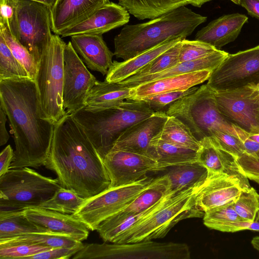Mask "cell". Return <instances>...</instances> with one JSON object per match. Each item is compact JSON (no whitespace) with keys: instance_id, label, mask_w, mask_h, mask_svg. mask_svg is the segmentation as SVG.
<instances>
[{"instance_id":"obj_49","label":"cell","mask_w":259,"mask_h":259,"mask_svg":"<svg viewBox=\"0 0 259 259\" xmlns=\"http://www.w3.org/2000/svg\"><path fill=\"white\" fill-rule=\"evenodd\" d=\"M251 221H242L226 223L214 226L212 229L223 232H235L248 230Z\"/></svg>"},{"instance_id":"obj_16","label":"cell","mask_w":259,"mask_h":259,"mask_svg":"<svg viewBox=\"0 0 259 259\" xmlns=\"http://www.w3.org/2000/svg\"><path fill=\"white\" fill-rule=\"evenodd\" d=\"M197 161L205 166L209 175H226L234 180L242 190L251 187L234 155L218 146L210 137L200 141Z\"/></svg>"},{"instance_id":"obj_22","label":"cell","mask_w":259,"mask_h":259,"mask_svg":"<svg viewBox=\"0 0 259 259\" xmlns=\"http://www.w3.org/2000/svg\"><path fill=\"white\" fill-rule=\"evenodd\" d=\"M71 42L88 68L103 75L107 74L113 63L114 54L108 48L102 35H75L71 36Z\"/></svg>"},{"instance_id":"obj_58","label":"cell","mask_w":259,"mask_h":259,"mask_svg":"<svg viewBox=\"0 0 259 259\" xmlns=\"http://www.w3.org/2000/svg\"><path fill=\"white\" fill-rule=\"evenodd\" d=\"M248 137L256 142L257 143H259V133L258 134H251V135H249Z\"/></svg>"},{"instance_id":"obj_29","label":"cell","mask_w":259,"mask_h":259,"mask_svg":"<svg viewBox=\"0 0 259 259\" xmlns=\"http://www.w3.org/2000/svg\"><path fill=\"white\" fill-rule=\"evenodd\" d=\"M197 151L154 137L150 144V155L157 162L158 170L197 161Z\"/></svg>"},{"instance_id":"obj_17","label":"cell","mask_w":259,"mask_h":259,"mask_svg":"<svg viewBox=\"0 0 259 259\" xmlns=\"http://www.w3.org/2000/svg\"><path fill=\"white\" fill-rule=\"evenodd\" d=\"M130 13L121 5L113 2L102 6L89 17L62 31V37L77 34L102 35L109 31L127 24Z\"/></svg>"},{"instance_id":"obj_33","label":"cell","mask_w":259,"mask_h":259,"mask_svg":"<svg viewBox=\"0 0 259 259\" xmlns=\"http://www.w3.org/2000/svg\"><path fill=\"white\" fill-rule=\"evenodd\" d=\"M119 5L139 20L152 19L178 7L187 0H118Z\"/></svg>"},{"instance_id":"obj_53","label":"cell","mask_w":259,"mask_h":259,"mask_svg":"<svg viewBox=\"0 0 259 259\" xmlns=\"http://www.w3.org/2000/svg\"><path fill=\"white\" fill-rule=\"evenodd\" d=\"M245 153L252 154L259 151V143L250 139L248 137L243 141Z\"/></svg>"},{"instance_id":"obj_45","label":"cell","mask_w":259,"mask_h":259,"mask_svg":"<svg viewBox=\"0 0 259 259\" xmlns=\"http://www.w3.org/2000/svg\"><path fill=\"white\" fill-rule=\"evenodd\" d=\"M210 138L218 146L231 153L236 158L245 153L243 141L231 134L215 131L212 133Z\"/></svg>"},{"instance_id":"obj_40","label":"cell","mask_w":259,"mask_h":259,"mask_svg":"<svg viewBox=\"0 0 259 259\" xmlns=\"http://www.w3.org/2000/svg\"><path fill=\"white\" fill-rule=\"evenodd\" d=\"M258 194L253 188L241 190L234 206L237 214L244 221L253 222L259 208Z\"/></svg>"},{"instance_id":"obj_1","label":"cell","mask_w":259,"mask_h":259,"mask_svg":"<svg viewBox=\"0 0 259 259\" xmlns=\"http://www.w3.org/2000/svg\"><path fill=\"white\" fill-rule=\"evenodd\" d=\"M44 166L56 174L62 187L84 199L111 186L103 158L71 114L55 124Z\"/></svg>"},{"instance_id":"obj_20","label":"cell","mask_w":259,"mask_h":259,"mask_svg":"<svg viewBox=\"0 0 259 259\" xmlns=\"http://www.w3.org/2000/svg\"><path fill=\"white\" fill-rule=\"evenodd\" d=\"M109 0H56L50 8L52 31L60 35L69 27L85 19Z\"/></svg>"},{"instance_id":"obj_56","label":"cell","mask_w":259,"mask_h":259,"mask_svg":"<svg viewBox=\"0 0 259 259\" xmlns=\"http://www.w3.org/2000/svg\"><path fill=\"white\" fill-rule=\"evenodd\" d=\"M45 4L51 8L55 4L56 0H31Z\"/></svg>"},{"instance_id":"obj_30","label":"cell","mask_w":259,"mask_h":259,"mask_svg":"<svg viewBox=\"0 0 259 259\" xmlns=\"http://www.w3.org/2000/svg\"><path fill=\"white\" fill-rule=\"evenodd\" d=\"M171 192L170 182L166 174L156 178L117 213L122 215L139 213L156 204Z\"/></svg>"},{"instance_id":"obj_48","label":"cell","mask_w":259,"mask_h":259,"mask_svg":"<svg viewBox=\"0 0 259 259\" xmlns=\"http://www.w3.org/2000/svg\"><path fill=\"white\" fill-rule=\"evenodd\" d=\"M16 2V0H1L0 23L10 25L15 14Z\"/></svg>"},{"instance_id":"obj_18","label":"cell","mask_w":259,"mask_h":259,"mask_svg":"<svg viewBox=\"0 0 259 259\" xmlns=\"http://www.w3.org/2000/svg\"><path fill=\"white\" fill-rule=\"evenodd\" d=\"M167 117L165 112H155L135 123L122 133L112 149L151 156V141L161 130Z\"/></svg>"},{"instance_id":"obj_13","label":"cell","mask_w":259,"mask_h":259,"mask_svg":"<svg viewBox=\"0 0 259 259\" xmlns=\"http://www.w3.org/2000/svg\"><path fill=\"white\" fill-rule=\"evenodd\" d=\"M259 82V46L228 54L214 69L207 84L214 91L235 89Z\"/></svg>"},{"instance_id":"obj_25","label":"cell","mask_w":259,"mask_h":259,"mask_svg":"<svg viewBox=\"0 0 259 259\" xmlns=\"http://www.w3.org/2000/svg\"><path fill=\"white\" fill-rule=\"evenodd\" d=\"M176 193L170 192L156 204L139 213L127 215L115 213L102 222L96 231L104 241L117 243L131 229L160 209Z\"/></svg>"},{"instance_id":"obj_43","label":"cell","mask_w":259,"mask_h":259,"mask_svg":"<svg viewBox=\"0 0 259 259\" xmlns=\"http://www.w3.org/2000/svg\"><path fill=\"white\" fill-rule=\"evenodd\" d=\"M218 50L206 42L184 38L181 41L179 62L200 59L212 54Z\"/></svg>"},{"instance_id":"obj_10","label":"cell","mask_w":259,"mask_h":259,"mask_svg":"<svg viewBox=\"0 0 259 259\" xmlns=\"http://www.w3.org/2000/svg\"><path fill=\"white\" fill-rule=\"evenodd\" d=\"M8 26L38 63L53 35L50 8L31 0H16L15 14Z\"/></svg>"},{"instance_id":"obj_26","label":"cell","mask_w":259,"mask_h":259,"mask_svg":"<svg viewBox=\"0 0 259 259\" xmlns=\"http://www.w3.org/2000/svg\"><path fill=\"white\" fill-rule=\"evenodd\" d=\"M228 53L218 49L216 52L204 58L192 61L179 62L177 65L160 72L137 78H126L120 82L130 88L136 87L149 81L193 72L215 69L227 57Z\"/></svg>"},{"instance_id":"obj_31","label":"cell","mask_w":259,"mask_h":259,"mask_svg":"<svg viewBox=\"0 0 259 259\" xmlns=\"http://www.w3.org/2000/svg\"><path fill=\"white\" fill-rule=\"evenodd\" d=\"M170 167L166 175L171 191L176 193L202 185L208 176L207 168L198 161Z\"/></svg>"},{"instance_id":"obj_28","label":"cell","mask_w":259,"mask_h":259,"mask_svg":"<svg viewBox=\"0 0 259 259\" xmlns=\"http://www.w3.org/2000/svg\"><path fill=\"white\" fill-rule=\"evenodd\" d=\"M133 88L120 82L97 80L86 100L85 109L100 110L117 106L132 96Z\"/></svg>"},{"instance_id":"obj_59","label":"cell","mask_w":259,"mask_h":259,"mask_svg":"<svg viewBox=\"0 0 259 259\" xmlns=\"http://www.w3.org/2000/svg\"><path fill=\"white\" fill-rule=\"evenodd\" d=\"M236 5H240V0H230Z\"/></svg>"},{"instance_id":"obj_27","label":"cell","mask_w":259,"mask_h":259,"mask_svg":"<svg viewBox=\"0 0 259 259\" xmlns=\"http://www.w3.org/2000/svg\"><path fill=\"white\" fill-rule=\"evenodd\" d=\"M184 38L180 37L169 40L122 62L113 61L108 71L105 80L119 82L127 78Z\"/></svg>"},{"instance_id":"obj_50","label":"cell","mask_w":259,"mask_h":259,"mask_svg":"<svg viewBox=\"0 0 259 259\" xmlns=\"http://www.w3.org/2000/svg\"><path fill=\"white\" fill-rule=\"evenodd\" d=\"M14 157V151L10 145L6 147L1 152L0 154V176L9 171Z\"/></svg>"},{"instance_id":"obj_54","label":"cell","mask_w":259,"mask_h":259,"mask_svg":"<svg viewBox=\"0 0 259 259\" xmlns=\"http://www.w3.org/2000/svg\"><path fill=\"white\" fill-rule=\"evenodd\" d=\"M259 201V194L258 195ZM248 230L259 232V208L253 222L250 224Z\"/></svg>"},{"instance_id":"obj_35","label":"cell","mask_w":259,"mask_h":259,"mask_svg":"<svg viewBox=\"0 0 259 259\" xmlns=\"http://www.w3.org/2000/svg\"><path fill=\"white\" fill-rule=\"evenodd\" d=\"M79 241L72 237L55 233H33L19 235L14 237L0 240V245L14 243H30L56 248L72 247Z\"/></svg>"},{"instance_id":"obj_41","label":"cell","mask_w":259,"mask_h":259,"mask_svg":"<svg viewBox=\"0 0 259 259\" xmlns=\"http://www.w3.org/2000/svg\"><path fill=\"white\" fill-rule=\"evenodd\" d=\"M234 203H229L209 209L204 212L203 217L204 225L212 229L217 225L244 221L235 210Z\"/></svg>"},{"instance_id":"obj_34","label":"cell","mask_w":259,"mask_h":259,"mask_svg":"<svg viewBox=\"0 0 259 259\" xmlns=\"http://www.w3.org/2000/svg\"><path fill=\"white\" fill-rule=\"evenodd\" d=\"M156 137L175 145L198 151L200 143L190 129L180 120L168 116L162 128Z\"/></svg>"},{"instance_id":"obj_36","label":"cell","mask_w":259,"mask_h":259,"mask_svg":"<svg viewBox=\"0 0 259 259\" xmlns=\"http://www.w3.org/2000/svg\"><path fill=\"white\" fill-rule=\"evenodd\" d=\"M0 35L15 58L25 68L30 78L35 80L38 63L34 57L16 39L6 23H0Z\"/></svg>"},{"instance_id":"obj_55","label":"cell","mask_w":259,"mask_h":259,"mask_svg":"<svg viewBox=\"0 0 259 259\" xmlns=\"http://www.w3.org/2000/svg\"><path fill=\"white\" fill-rule=\"evenodd\" d=\"M189 4L197 7H201L203 4L211 0H187Z\"/></svg>"},{"instance_id":"obj_38","label":"cell","mask_w":259,"mask_h":259,"mask_svg":"<svg viewBox=\"0 0 259 259\" xmlns=\"http://www.w3.org/2000/svg\"><path fill=\"white\" fill-rule=\"evenodd\" d=\"M27 78H31L0 35V80Z\"/></svg>"},{"instance_id":"obj_32","label":"cell","mask_w":259,"mask_h":259,"mask_svg":"<svg viewBox=\"0 0 259 259\" xmlns=\"http://www.w3.org/2000/svg\"><path fill=\"white\" fill-rule=\"evenodd\" d=\"M33 233H53L30 221L22 209H0V240Z\"/></svg>"},{"instance_id":"obj_23","label":"cell","mask_w":259,"mask_h":259,"mask_svg":"<svg viewBox=\"0 0 259 259\" xmlns=\"http://www.w3.org/2000/svg\"><path fill=\"white\" fill-rule=\"evenodd\" d=\"M212 71H195L142 83L133 88L132 96L128 99L140 100L157 94L187 90L207 80Z\"/></svg>"},{"instance_id":"obj_19","label":"cell","mask_w":259,"mask_h":259,"mask_svg":"<svg viewBox=\"0 0 259 259\" xmlns=\"http://www.w3.org/2000/svg\"><path fill=\"white\" fill-rule=\"evenodd\" d=\"M241 190L234 180L226 175H209L198 191L196 203L205 212L209 209L234 202Z\"/></svg>"},{"instance_id":"obj_60","label":"cell","mask_w":259,"mask_h":259,"mask_svg":"<svg viewBox=\"0 0 259 259\" xmlns=\"http://www.w3.org/2000/svg\"><path fill=\"white\" fill-rule=\"evenodd\" d=\"M256 88H257V89H258V90H259V82H258V84H257V85H256Z\"/></svg>"},{"instance_id":"obj_15","label":"cell","mask_w":259,"mask_h":259,"mask_svg":"<svg viewBox=\"0 0 259 259\" xmlns=\"http://www.w3.org/2000/svg\"><path fill=\"white\" fill-rule=\"evenodd\" d=\"M103 161L112 187L134 183L149 172L159 171L154 158L121 150L111 149Z\"/></svg>"},{"instance_id":"obj_8","label":"cell","mask_w":259,"mask_h":259,"mask_svg":"<svg viewBox=\"0 0 259 259\" xmlns=\"http://www.w3.org/2000/svg\"><path fill=\"white\" fill-rule=\"evenodd\" d=\"M201 186L174 194L163 206L131 229L117 243L162 238L180 221L203 218L204 212L196 203L197 193Z\"/></svg>"},{"instance_id":"obj_24","label":"cell","mask_w":259,"mask_h":259,"mask_svg":"<svg viewBox=\"0 0 259 259\" xmlns=\"http://www.w3.org/2000/svg\"><path fill=\"white\" fill-rule=\"evenodd\" d=\"M247 21L246 15L239 13L223 15L198 31L195 39L219 49L234 41Z\"/></svg>"},{"instance_id":"obj_5","label":"cell","mask_w":259,"mask_h":259,"mask_svg":"<svg viewBox=\"0 0 259 259\" xmlns=\"http://www.w3.org/2000/svg\"><path fill=\"white\" fill-rule=\"evenodd\" d=\"M166 114L183 122L199 142L204 138L211 137L215 131L227 132L239 138L237 126L221 113L214 91L207 84L176 101L169 107Z\"/></svg>"},{"instance_id":"obj_9","label":"cell","mask_w":259,"mask_h":259,"mask_svg":"<svg viewBox=\"0 0 259 259\" xmlns=\"http://www.w3.org/2000/svg\"><path fill=\"white\" fill-rule=\"evenodd\" d=\"M190 251L183 243L137 242L83 245L73 259H189Z\"/></svg>"},{"instance_id":"obj_6","label":"cell","mask_w":259,"mask_h":259,"mask_svg":"<svg viewBox=\"0 0 259 259\" xmlns=\"http://www.w3.org/2000/svg\"><path fill=\"white\" fill-rule=\"evenodd\" d=\"M66 43L52 35L38 64L36 83L41 117L55 124L67 113L63 107L64 50Z\"/></svg>"},{"instance_id":"obj_3","label":"cell","mask_w":259,"mask_h":259,"mask_svg":"<svg viewBox=\"0 0 259 259\" xmlns=\"http://www.w3.org/2000/svg\"><path fill=\"white\" fill-rule=\"evenodd\" d=\"M206 20L183 6L148 22L125 25L114 37V54L126 60L169 40L186 38Z\"/></svg>"},{"instance_id":"obj_52","label":"cell","mask_w":259,"mask_h":259,"mask_svg":"<svg viewBox=\"0 0 259 259\" xmlns=\"http://www.w3.org/2000/svg\"><path fill=\"white\" fill-rule=\"evenodd\" d=\"M7 114L0 108V146L5 145L9 139V135L6 127Z\"/></svg>"},{"instance_id":"obj_37","label":"cell","mask_w":259,"mask_h":259,"mask_svg":"<svg viewBox=\"0 0 259 259\" xmlns=\"http://www.w3.org/2000/svg\"><path fill=\"white\" fill-rule=\"evenodd\" d=\"M85 199L73 191L61 187L51 198L37 207L72 214L77 210Z\"/></svg>"},{"instance_id":"obj_11","label":"cell","mask_w":259,"mask_h":259,"mask_svg":"<svg viewBox=\"0 0 259 259\" xmlns=\"http://www.w3.org/2000/svg\"><path fill=\"white\" fill-rule=\"evenodd\" d=\"M154 179L148 176L134 183L110 186L86 199L72 215L91 231L96 230L104 221L121 211L143 192Z\"/></svg>"},{"instance_id":"obj_46","label":"cell","mask_w":259,"mask_h":259,"mask_svg":"<svg viewBox=\"0 0 259 259\" xmlns=\"http://www.w3.org/2000/svg\"><path fill=\"white\" fill-rule=\"evenodd\" d=\"M237 161L248 179L259 184V151L252 154L245 153Z\"/></svg>"},{"instance_id":"obj_12","label":"cell","mask_w":259,"mask_h":259,"mask_svg":"<svg viewBox=\"0 0 259 259\" xmlns=\"http://www.w3.org/2000/svg\"><path fill=\"white\" fill-rule=\"evenodd\" d=\"M214 91L218 108L229 122L250 135L259 133V90L256 86Z\"/></svg>"},{"instance_id":"obj_7","label":"cell","mask_w":259,"mask_h":259,"mask_svg":"<svg viewBox=\"0 0 259 259\" xmlns=\"http://www.w3.org/2000/svg\"><path fill=\"white\" fill-rule=\"evenodd\" d=\"M61 187L57 178L44 176L28 167L10 169L0 176V209L37 207Z\"/></svg>"},{"instance_id":"obj_2","label":"cell","mask_w":259,"mask_h":259,"mask_svg":"<svg viewBox=\"0 0 259 259\" xmlns=\"http://www.w3.org/2000/svg\"><path fill=\"white\" fill-rule=\"evenodd\" d=\"M0 103L14 134L15 149L10 169L45 165L55 124L41 117L35 81L0 80Z\"/></svg>"},{"instance_id":"obj_42","label":"cell","mask_w":259,"mask_h":259,"mask_svg":"<svg viewBox=\"0 0 259 259\" xmlns=\"http://www.w3.org/2000/svg\"><path fill=\"white\" fill-rule=\"evenodd\" d=\"M198 89L197 86L190 89L161 93L143 99L150 108L154 112H165L176 101L194 92Z\"/></svg>"},{"instance_id":"obj_51","label":"cell","mask_w":259,"mask_h":259,"mask_svg":"<svg viewBox=\"0 0 259 259\" xmlns=\"http://www.w3.org/2000/svg\"><path fill=\"white\" fill-rule=\"evenodd\" d=\"M240 3L250 16L259 21V0H240Z\"/></svg>"},{"instance_id":"obj_39","label":"cell","mask_w":259,"mask_h":259,"mask_svg":"<svg viewBox=\"0 0 259 259\" xmlns=\"http://www.w3.org/2000/svg\"><path fill=\"white\" fill-rule=\"evenodd\" d=\"M181 41L162 53L147 65L127 78L134 79L155 74L177 65L180 62L179 53Z\"/></svg>"},{"instance_id":"obj_44","label":"cell","mask_w":259,"mask_h":259,"mask_svg":"<svg viewBox=\"0 0 259 259\" xmlns=\"http://www.w3.org/2000/svg\"><path fill=\"white\" fill-rule=\"evenodd\" d=\"M52 248L30 243L0 245L1 259H26L28 257Z\"/></svg>"},{"instance_id":"obj_47","label":"cell","mask_w":259,"mask_h":259,"mask_svg":"<svg viewBox=\"0 0 259 259\" xmlns=\"http://www.w3.org/2000/svg\"><path fill=\"white\" fill-rule=\"evenodd\" d=\"M83 246L80 242L72 247L52 248L30 256L26 259H68L79 251Z\"/></svg>"},{"instance_id":"obj_14","label":"cell","mask_w":259,"mask_h":259,"mask_svg":"<svg viewBox=\"0 0 259 259\" xmlns=\"http://www.w3.org/2000/svg\"><path fill=\"white\" fill-rule=\"evenodd\" d=\"M96 81L69 41L64 50L63 101L67 114L85 107L89 93Z\"/></svg>"},{"instance_id":"obj_21","label":"cell","mask_w":259,"mask_h":259,"mask_svg":"<svg viewBox=\"0 0 259 259\" xmlns=\"http://www.w3.org/2000/svg\"><path fill=\"white\" fill-rule=\"evenodd\" d=\"M26 217L34 224L52 232L69 235L82 241L87 239V227L72 214L37 207L24 209Z\"/></svg>"},{"instance_id":"obj_4","label":"cell","mask_w":259,"mask_h":259,"mask_svg":"<svg viewBox=\"0 0 259 259\" xmlns=\"http://www.w3.org/2000/svg\"><path fill=\"white\" fill-rule=\"evenodd\" d=\"M154 113L144 100L127 99L111 108L100 110L83 108L71 115L103 159L122 133Z\"/></svg>"},{"instance_id":"obj_57","label":"cell","mask_w":259,"mask_h":259,"mask_svg":"<svg viewBox=\"0 0 259 259\" xmlns=\"http://www.w3.org/2000/svg\"><path fill=\"white\" fill-rule=\"evenodd\" d=\"M251 244L254 249L259 251V236H256L252 238Z\"/></svg>"}]
</instances>
